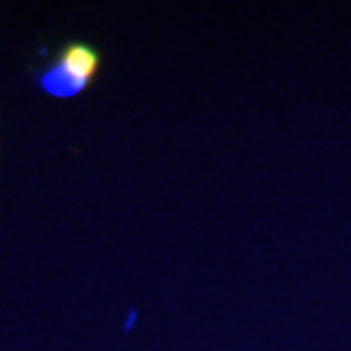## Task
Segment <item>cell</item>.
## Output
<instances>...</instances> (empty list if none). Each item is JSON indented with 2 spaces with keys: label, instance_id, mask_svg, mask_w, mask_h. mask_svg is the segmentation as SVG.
I'll list each match as a JSON object with an SVG mask.
<instances>
[{
  "label": "cell",
  "instance_id": "6da1fadb",
  "mask_svg": "<svg viewBox=\"0 0 351 351\" xmlns=\"http://www.w3.org/2000/svg\"><path fill=\"white\" fill-rule=\"evenodd\" d=\"M103 55L87 41H69L60 48L51 66L39 73V89L53 98H73L96 80Z\"/></svg>",
  "mask_w": 351,
  "mask_h": 351
}]
</instances>
